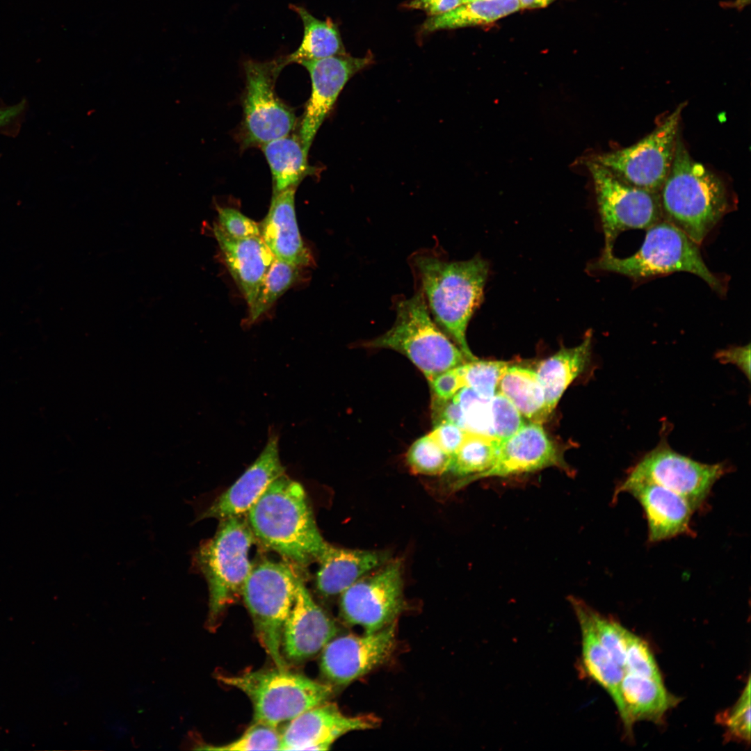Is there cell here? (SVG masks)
<instances>
[{
    "mask_svg": "<svg viewBox=\"0 0 751 751\" xmlns=\"http://www.w3.org/2000/svg\"><path fill=\"white\" fill-rule=\"evenodd\" d=\"M416 286L437 325L462 350L467 360L478 359L467 342L468 324L481 305L489 273L480 256L449 260L442 250L422 249L408 259Z\"/></svg>",
    "mask_w": 751,
    "mask_h": 751,
    "instance_id": "6da1fadb",
    "label": "cell"
},
{
    "mask_svg": "<svg viewBox=\"0 0 751 751\" xmlns=\"http://www.w3.org/2000/svg\"><path fill=\"white\" fill-rule=\"evenodd\" d=\"M255 538L298 565L317 561L330 545L322 537L302 485L282 474L247 512Z\"/></svg>",
    "mask_w": 751,
    "mask_h": 751,
    "instance_id": "7a4b0ae2",
    "label": "cell"
},
{
    "mask_svg": "<svg viewBox=\"0 0 751 751\" xmlns=\"http://www.w3.org/2000/svg\"><path fill=\"white\" fill-rule=\"evenodd\" d=\"M659 195L663 220L698 245L730 206L723 181L695 161L679 138L671 169Z\"/></svg>",
    "mask_w": 751,
    "mask_h": 751,
    "instance_id": "3957f363",
    "label": "cell"
},
{
    "mask_svg": "<svg viewBox=\"0 0 751 751\" xmlns=\"http://www.w3.org/2000/svg\"><path fill=\"white\" fill-rule=\"evenodd\" d=\"M393 307L396 318L391 328L362 342L361 347L389 349L403 355L428 382L466 362L462 350L434 322L419 291L410 297L395 296Z\"/></svg>",
    "mask_w": 751,
    "mask_h": 751,
    "instance_id": "277c9868",
    "label": "cell"
},
{
    "mask_svg": "<svg viewBox=\"0 0 751 751\" xmlns=\"http://www.w3.org/2000/svg\"><path fill=\"white\" fill-rule=\"evenodd\" d=\"M220 521L214 535L202 544L195 562L209 588L207 627L216 629L228 606L241 597L252 565L249 551L256 540L243 515Z\"/></svg>",
    "mask_w": 751,
    "mask_h": 751,
    "instance_id": "5b68a950",
    "label": "cell"
},
{
    "mask_svg": "<svg viewBox=\"0 0 751 751\" xmlns=\"http://www.w3.org/2000/svg\"><path fill=\"white\" fill-rule=\"evenodd\" d=\"M640 249L627 257L602 252L589 268L643 279L675 272L693 273L723 295L725 284L702 259L698 244L670 223L662 220L648 228Z\"/></svg>",
    "mask_w": 751,
    "mask_h": 751,
    "instance_id": "8992f818",
    "label": "cell"
},
{
    "mask_svg": "<svg viewBox=\"0 0 751 751\" xmlns=\"http://www.w3.org/2000/svg\"><path fill=\"white\" fill-rule=\"evenodd\" d=\"M223 684L244 693L253 706V721L275 727L330 700L334 687L287 669L249 670L219 675Z\"/></svg>",
    "mask_w": 751,
    "mask_h": 751,
    "instance_id": "52a82bcc",
    "label": "cell"
},
{
    "mask_svg": "<svg viewBox=\"0 0 751 751\" xmlns=\"http://www.w3.org/2000/svg\"><path fill=\"white\" fill-rule=\"evenodd\" d=\"M298 579L288 565L267 560L252 567L242 588L241 597L255 636L280 669L289 668L282 653V633L294 603Z\"/></svg>",
    "mask_w": 751,
    "mask_h": 751,
    "instance_id": "ba28073f",
    "label": "cell"
},
{
    "mask_svg": "<svg viewBox=\"0 0 751 751\" xmlns=\"http://www.w3.org/2000/svg\"><path fill=\"white\" fill-rule=\"evenodd\" d=\"M286 66L284 56L244 63L241 140L245 147L261 146L289 135L296 124L293 111L275 93L277 78Z\"/></svg>",
    "mask_w": 751,
    "mask_h": 751,
    "instance_id": "9c48e42d",
    "label": "cell"
},
{
    "mask_svg": "<svg viewBox=\"0 0 751 751\" xmlns=\"http://www.w3.org/2000/svg\"><path fill=\"white\" fill-rule=\"evenodd\" d=\"M604 235L603 252L613 253L620 234L628 229H647L663 220L659 192L630 184L603 165L589 161Z\"/></svg>",
    "mask_w": 751,
    "mask_h": 751,
    "instance_id": "30bf717a",
    "label": "cell"
},
{
    "mask_svg": "<svg viewBox=\"0 0 751 751\" xmlns=\"http://www.w3.org/2000/svg\"><path fill=\"white\" fill-rule=\"evenodd\" d=\"M685 105L679 104L663 123L638 143L597 155L592 161L630 184L660 192L673 163Z\"/></svg>",
    "mask_w": 751,
    "mask_h": 751,
    "instance_id": "8fae6325",
    "label": "cell"
},
{
    "mask_svg": "<svg viewBox=\"0 0 751 751\" xmlns=\"http://www.w3.org/2000/svg\"><path fill=\"white\" fill-rule=\"evenodd\" d=\"M725 463L705 464L672 449L665 439L629 469L622 483L659 485L684 498L695 510L705 503L713 485L728 471Z\"/></svg>",
    "mask_w": 751,
    "mask_h": 751,
    "instance_id": "7c38bea8",
    "label": "cell"
},
{
    "mask_svg": "<svg viewBox=\"0 0 751 751\" xmlns=\"http://www.w3.org/2000/svg\"><path fill=\"white\" fill-rule=\"evenodd\" d=\"M402 570L400 560L387 561L347 588L340 595L341 620L365 633L395 622L405 606Z\"/></svg>",
    "mask_w": 751,
    "mask_h": 751,
    "instance_id": "4fadbf2b",
    "label": "cell"
},
{
    "mask_svg": "<svg viewBox=\"0 0 751 751\" xmlns=\"http://www.w3.org/2000/svg\"><path fill=\"white\" fill-rule=\"evenodd\" d=\"M395 623L372 633L332 638L320 653L319 669L326 683L346 686L385 663L395 647Z\"/></svg>",
    "mask_w": 751,
    "mask_h": 751,
    "instance_id": "5bb4252c",
    "label": "cell"
},
{
    "mask_svg": "<svg viewBox=\"0 0 751 751\" xmlns=\"http://www.w3.org/2000/svg\"><path fill=\"white\" fill-rule=\"evenodd\" d=\"M372 61V55L357 58L346 54L300 64L308 71L312 83L310 97L306 104L299 131V138L307 154L318 129L346 83Z\"/></svg>",
    "mask_w": 751,
    "mask_h": 751,
    "instance_id": "9a60e30c",
    "label": "cell"
},
{
    "mask_svg": "<svg viewBox=\"0 0 751 751\" xmlns=\"http://www.w3.org/2000/svg\"><path fill=\"white\" fill-rule=\"evenodd\" d=\"M373 715L348 716L334 703L325 702L291 720L281 732L280 750H328L343 735L373 729Z\"/></svg>",
    "mask_w": 751,
    "mask_h": 751,
    "instance_id": "2e32d148",
    "label": "cell"
},
{
    "mask_svg": "<svg viewBox=\"0 0 751 751\" xmlns=\"http://www.w3.org/2000/svg\"><path fill=\"white\" fill-rule=\"evenodd\" d=\"M338 631L334 621L316 604L299 578L294 603L282 633V653L287 663H300L320 654Z\"/></svg>",
    "mask_w": 751,
    "mask_h": 751,
    "instance_id": "e0dca14e",
    "label": "cell"
},
{
    "mask_svg": "<svg viewBox=\"0 0 751 751\" xmlns=\"http://www.w3.org/2000/svg\"><path fill=\"white\" fill-rule=\"evenodd\" d=\"M549 467L568 470L556 446L540 423L530 422L500 442L495 460L485 471L467 482L492 476L534 472Z\"/></svg>",
    "mask_w": 751,
    "mask_h": 751,
    "instance_id": "ac0fdd59",
    "label": "cell"
},
{
    "mask_svg": "<svg viewBox=\"0 0 751 751\" xmlns=\"http://www.w3.org/2000/svg\"><path fill=\"white\" fill-rule=\"evenodd\" d=\"M278 435L269 433L264 449L241 476L219 495L202 512L200 519L221 520L247 514L270 484L284 474L278 449Z\"/></svg>",
    "mask_w": 751,
    "mask_h": 751,
    "instance_id": "d6986e66",
    "label": "cell"
},
{
    "mask_svg": "<svg viewBox=\"0 0 751 751\" xmlns=\"http://www.w3.org/2000/svg\"><path fill=\"white\" fill-rule=\"evenodd\" d=\"M622 492L631 494L643 508L651 542L691 534V519L695 511L678 494L650 483H620L614 496Z\"/></svg>",
    "mask_w": 751,
    "mask_h": 751,
    "instance_id": "ffe728a7",
    "label": "cell"
},
{
    "mask_svg": "<svg viewBox=\"0 0 751 751\" xmlns=\"http://www.w3.org/2000/svg\"><path fill=\"white\" fill-rule=\"evenodd\" d=\"M213 232L223 259L250 307L275 257L261 236L233 238L216 223Z\"/></svg>",
    "mask_w": 751,
    "mask_h": 751,
    "instance_id": "44dd1931",
    "label": "cell"
},
{
    "mask_svg": "<svg viewBox=\"0 0 751 751\" xmlns=\"http://www.w3.org/2000/svg\"><path fill=\"white\" fill-rule=\"evenodd\" d=\"M296 189L289 188L273 195L268 212L259 225L260 236L274 257L300 268L309 265L312 256L297 223Z\"/></svg>",
    "mask_w": 751,
    "mask_h": 751,
    "instance_id": "7402d4cb",
    "label": "cell"
},
{
    "mask_svg": "<svg viewBox=\"0 0 751 751\" xmlns=\"http://www.w3.org/2000/svg\"><path fill=\"white\" fill-rule=\"evenodd\" d=\"M316 587L325 597L341 595L361 577L388 561L382 551L329 545L317 560Z\"/></svg>",
    "mask_w": 751,
    "mask_h": 751,
    "instance_id": "603a6c76",
    "label": "cell"
},
{
    "mask_svg": "<svg viewBox=\"0 0 751 751\" xmlns=\"http://www.w3.org/2000/svg\"><path fill=\"white\" fill-rule=\"evenodd\" d=\"M581 631L582 665L585 672L611 696L623 722L625 709L621 693L624 670L613 660L598 640L586 613L583 601L570 598Z\"/></svg>",
    "mask_w": 751,
    "mask_h": 751,
    "instance_id": "cb8c5ba5",
    "label": "cell"
},
{
    "mask_svg": "<svg viewBox=\"0 0 751 751\" xmlns=\"http://www.w3.org/2000/svg\"><path fill=\"white\" fill-rule=\"evenodd\" d=\"M625 709L623 722L625 731L632 734L633 724L639 720L657 722L677 702L665 688L663 681L626 672L621 682Z\"/></svg>",
    "mask_w": 751,
    "mask_h": 751,
    "instance_id": "d4e9b609",
    "label": "cell"
},
{
    "mask_svg": "<svg viewBox=\"0 0 751 751\" xmlns=\"http://www.w3.org/2000/svg\"><path fill=\"white\" fill-rule=\"evenodd\" d=\"M592 334L572 348H561L551 357L541 361L536 373L542 386L546 408L552 413L570 383L580 375L590 361Z\"/></svg>",
    "mask_w": 751,
    "mask_h": 751,
    "instance_id": "484cf974",
    "label": "cell"
},
{
    "mask_svg": "<svg viewBox=\"0 0 751 751\" xmlns=\"http://www.w3.org/2000/svg\"><path fill=\"white\" fill-rule=\"evenodd\" d=\"M261 147L272 174L273 195L296 188L304 178L314 172L297 136L288 135Z\"/></svg>",
    "mask_w": 751,
    "mask_h": 751,
    "instance_id": "4316f807",
    "label": "cell"
},
{
    "mask_svg": "<svg viewBox=\"0 0 751 751\" xmlns=\"http://www.w3.org/2000/svg\"><path fill=\"white\" fill-rule=\"evenodd\" d=\"M289 8L302 22L303 37L298 49L284 56L286 65L346 54L339 29L330 18L317 19L302 6Z\"/></svg>",
    "mask_w": 751,
    "mask_h": 751,
    "instance_id": "83f0119b",
    "label": "cell"
},
{
    "mask_svg": "<svg viewBox=\"0 0 751 751\" xmlns=\"http://www.w3.org/2000/svg\"><path fill=\"white\" fill-rule=\"evenodd\" d=\"M498 388L530 422L542 424L549 419L544 390L535 371L508 366Z\"/></svg>",
    "mask_w": 751,
    "mask_h": 751,
    "instance_id": "f1b7e54d",
    "label": "cell"
},
{
    "mask_svg": "<svg viewBox=\"0 0 751 751\" xmlns=\"http://www.w3.org/2000/svg\"><path fill=\"white\" fill-rule=\"evenodd\" d=\"M520 9L518 0H474L462 3L446 13L430 17L422 30L429 33L485 25Z\"/></svg>",
    "mask_w": 751,
    "mask_h": 751,
    "instance_id": "f546056e",
    "label": "cell"
},
{
    "mask_svg": "<svg viewBox=\"0 0 751 751\" xmlns=\"http://www.w3.org/2000/svg\"><path fill=\"white\" fill-rule=\"evenodd\" d=\"M500 441L492 435L469 432L459 449L452 455L448 472L466 477L463 484L487 470L493 464Z\"/></svg>",
    "mask_w": 751,
    "mask_h": 751,
    "instance_id": "4dcf8cb0",
    "label": "cell"
},
{
    "mask_svg": "<svg viewBox=\"0 0 751 751\" xmlns=\"http://www.w3.org/2000/svg\"><path fill=\"white\" fill-rule=\"evenodd\" d=\"M299 277V267L275 258L264 278L250 308L249 323L268 311Z\"/></svg>",
    "mask_w": 751,
    "mask_h": 751,
    "instance_id": "1f68e13d",
    "label": "cell"
},
{
    "mask_svg": "<svg viewBox=\"0 0 751 751\" xmlns=\"http://www.w3.org/2000/svg\"><path fill=\"white\" fill-rule=\"evenodd\" d=\"M451 458L452 455L444 451L428 434L415 440L405 455L410 471L426 476L448 472Z\"/></svg>",
    "mask_w": 751,
    "mask_h": 751,
    "instance_id": "d6a6232c",
    "label": "cell"
},
{
    "mask_svg": "<svg viewBox=\"0 0 751 751\" xmlns=\"http://www.w3.org/2000/svg\"><path fill=\"white\" fill-rule=\"evenodd\" d=\"M281 732L277 727L253 721L237 739L224 745L200 744L198 750L248 751L280 750Z\"/></svg>",
    "mask_w": 751,
    "mask_h": 751,
    "instance_id": "836d02e7",
    "label": "cell"
},
{
    "mask_svg": "<svg viewBox=\"0 0 751 751\" xmlns=\"http://www.w3.org/2000/svg\"><path fill=\"white\" fill-rule=\"evenodd\" d=\"M508 366L503 361L478 359L460 366L465 387L483 399L490 400L496 393L500 378Z\"/></svg>",
    "mask_w": 751,
    "mask_h": 751,
    "instance_id": "e575fe53",
    "label": "cell"
},
{
    "mask_svg": "<svg viewBox=\"0 0 751 751\" xmlns=\"http://www.w3.org/2000/svg\"><path fill=\"white\" fill-rule=\"evenodd\" d=\"M584 608L598 640L613 660L624 670L631 632L617 622L595 611L586 603Z\"/></svg>",
    "mask_w": 751,
    "mask_h": 751,
    "instance_id": "d590c367",
    "label": "cell"
},
{
    "mask_svg": "<svg viewBox=\"0 0 751 751\" xmlns=\"http://www.w3.org/2000/svg\"><path fill=\"white\" fill-rule=\"evenodd\" d=\"M452 399L457 402L461 408L465 430L493 436L490 400L481 398L466 387L462 388Z\"/></svg>",
    "mask_w": 751,
    "mask_h": 751,
    "instance_id": "8d00e7d4",
    "label": "cell"
},
{
    "mask_svg": "<svg viewBox=\"0 0 751 751\" xmlns=\"http://www.w3.org/2000/svg\"><path fill=\"white\" fill-rule=\"evenodd\" d=\"M493 436L500 442L515 434L525 423L516 407L501 392L490 401Z\"/></svg>",
    "mask_w": 751,
    "mask_h": 751,
    "instance_id": "74e56055",
    "label": "cell"
},
{
    "mask_svg": "<svg viewBox=\"0 0 751 751\" xmlns=\"http://www.w3.org/2000/svg\"><path fill=\"white\" fill-rule=\"evenodd\" d=\"M718 720L727 729L731 738L744 742L750 741V679L739 699L731 709L720 714Z\"/></svg>",
    "mask_w": 751,
    "mask_h": 751,
    "instance_id": "f35d334b",
    "label": "cell"
},
{
    "mask_svg": "<svg viewBox=\"0 0 751 751\" xmlns=\"http://www.w3.org/2000/svg\"><path fill=\"white\" fill-rule=\"evenodd\" d=\"M624 673L662 681V677L654 656L647 644L631 632L626 652Z\"/></svg>",
    "mask_w": 751,
    "mask_h": 751,
    "instance_id": "ab89813d",
    "label": "cell"
},
{
    "mask_svg": "<svg viewBox=\"0 0 751 751\" xmlns=\"http://www.w3.org/2000/svg\"><path fill=\"white\" fill-rule=\"evenodd\" d=\"M218 228L229 236L237 239L260 236L259 225L239 211L217 207Z\"/></svg>",
    "mask_w": 751,
    "mask_h": 751,
    "instance_id": "60d3db41",
    "label": "cell"
},
{
    "mask_svg": "<svg viewBox=\"0 0 751 751\" xmlns=\"http://www.w3.org/2000/svg\"><path fill=\"white\" fill-rule=\"evenodd\" d=\"M468 434L469 431L449 421L435 424L428 433L437 445L451 455L459 449Z\"/></svg>",
    "mask_w": 751,
    "mask_h": 751,
    "instance_id": "b9f144b4",
    "label": "cell"
},
{
    "mask_svg": "<svg viewBox=\"0 0 751 751\" xmlns=\"http://www.w3.org/2000/svg\"><path fill=\"white\" fill-rule=\"evenodd\" d=\"M433 398L446 401L465 387L460 366L440 373L429 382Z\"/></svg>",
    "mask_w": 751,
    "mask_h": 751,
    "instance_id": "7bdbcfd3",
    "label": "cell"
},
{
    "mask_svg": "<svg viewBox=\"0 0 751 751\" xmlns=\"http://www.w3.org/2000/svg\"><path fill=\"white\" fill-rule=\"evenodd\" d=\"M716 357L722 363H732L737 366L745 373L748 379L750 377V346L732 347L720 350Z\"/></svg>",
    "mask_w": 751,
    "mask_h": 751,
    "instance_id": "ee69618b",
    "label": "cell"
},
{
    "mask_svg": "<svg viewBox=\"0 0 751 751\" xmlns=\"http://www.w3.org/2000/svg\"><path fill=\"white\" fill-rule=\"evenodd\" d=\"M462 4L461 0H412L406 7L421 10L430 17L446 13Z\"/></svg>",
    "mask_w": 751,
    "mask_h": 751,
    "instance_id": "f6af8a7d",
    "label": "cell"
},
{
    "mask_svg": "<svg viewBox=\"0 0 751 751\" xmlns=\"http://www.w3.org/2000/svg\"><path fill=\"white\" fill-rule=\"evenodd\" d=\"M24 107V102H21L13 106L0 108V127L11 122L20 114Z\"/></svg>",
    "mask_w": 751,
    "mask_h": 751,
    "instance_id": "bcb514c9",
    "label": "cell"
},
{
    "mask_svg": "<svg viewBox=\"0 0 751 751\" xmlns=\"http://www.w3.org/2000/svg\"><path fill=\"white\" fill-rule=\"evenodd\" d=\"M556 0H518L522 8H541L547 6Z\"/></svg>",
    "mask_w": 751,
    "mask_h": 751,
    "instance_id": "7dc6e473",
    "label": "cell"
},
{
    "mask_svg": "<svg viewBox=\"0 0 751 751\" xmlns=\"http://www.w3.org/2000/svg\"><path fill=\"white\" fill-rule=\"evenodd\" d=\"M750 0H736L733 2L732 6L737 8L738 10H741L743 8L749 5Z\"/></svg>",
    "mask_w": 751,
    "mask_h": 751,
    "instance_id": "c3c4849f",
    "label": "cell"
},
{
    "mask_svg": "<svg viewBox=\"0 0 751 751\" xmlns=\"http://www.w3.org/2000/svg\"><path fill=\"white\" fill-rule=\"evenodd\" d=\"M474 1V0H461L462 3H467V2H469V1Z\"/></svg>",
    "mask_w": 751,
    "mask_h": 751,
    "instance_id": "681fc988",
    "label": "cell"
}]
</instances>
